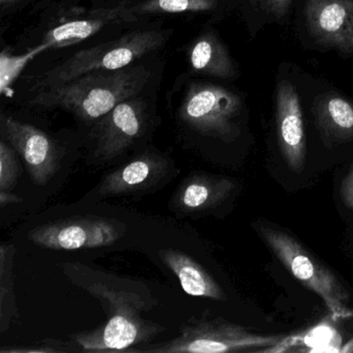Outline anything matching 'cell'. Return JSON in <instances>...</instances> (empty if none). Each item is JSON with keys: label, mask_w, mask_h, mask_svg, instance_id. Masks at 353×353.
<instances>
[{"label": "cell", "mask_w": 353, "mask_h": 353, "mask_svg": "<svg viewBox=\"0 0 353 353\" xmlns=\"http://www.w3.org/2000/svg\"><path fill=\"white\" fill-rule=\"evenodd\" d=\"M61 268L73 284L98 299L106 313L104 323L72 336L84 350L128 351L166 330L142 316L158 305V301L142 283L98 272L78 262H65Z\"/></svg>", "instance_id": "cell-1"}, {"label": "cell", "mask_w": 353, "mask_h": 353, "mask_svg": "<svg viewBox=\"0 0 353 353\" xmlns=\"http://www.w3.org/2000/svg\"><path fill=\"white\" fill-rule=\"evenodd\" d=\"M143 67L84 74L65 83L38 88L32 104L63 109L84 121H100L117 104L137 96L150 80Z\"/></svg>", "instance_id": "cell-2"}, {"label": "cell", "mask_w": 353, "mask_h": 353, "mask_svg": "<svg viewBox=\"0 0 353 353\" xmlns=\"http://www.w3.org/2000/svg\"><path fill=\"white\" fill-rule=\"evenodd\" d=\"M171 34L172 30H138L83 49L42 74L34 90L65 83L92 72L117 71L130 67L134 61L164 46Z\"/></svg>", "instance_id": "cell-3"}, {"label": "cell", "mask_w": 353, "mask_h": 353, "mask_svg": "<svg viewBox=\"0 0 353 353\" xmlns=\"http://www.w3.org/2000/svg\"><path fill=\"white\" fill-rule=\"evenodd\" d=\"M256 230L281 263L307 289L321 297L334 318L348 317L349 293L336 274L280 227L257 222Z\"/></svg>", "instance_id": "cell-4"}, {"label": "cell", "mask_w": 353, "mask_h": 353, "mask_svg": "<svg viewBox=\"0 0 353 353\" xmlns=\"http://www.w3.org/2000/svg\"><path fill=\"white\" fill-rule=\"evenodd\" d=\"M281 336L259 334L221 318L190 320L176 338L143 349L154 353H223L262 351L274 346Z\"/></svg>", "instance_id": "cell-5"}, {"label": "cell", "mask_w": 353, "mask_h": 353, "mask_svg": "<svg viewBox=\"0 0 353 353\" xmlns=\"http://www.w3.org/2000/svg\"><path fill=\"white\" fill-rule=\"evenodd\" d=\"M241 98L223 86L192 82L179 107V119L194 131L224 142H232L241 133L237 119Z\"/></svg>", "instance_id": "cell-6"}, {"label": "cell", "mask_w": 353, "mask_h": 353, "mask_svg": "<svg viewBox=\"0 0 353 353\" xmlns=\"http://www.w3.org/2000/svg\"><path fill=\"white\" fill-rule=\"evenodd\" d=\"M125 227L101 216H73L41 225L28 232L39 247L59 251L109 247L121 239Z\"/></svg>", "instance_id": "cell-7"}, {"label": "cell", "mask_w": 353, "mask_h": 353, "mask_svg": "<svg viewBox=\"0 0 353 353\" xmlns=\"http://www.w3.org/2000/svg\"><path fill=\"white\" fill-rule=\"evenodd\" d=\"M0 129L23 159L32 181L38 185H46L61 167L63 152L57 142L42 130L9 115L0 117Z\"/></svg>", "instance_id": "cell-8"}, {"label": "cell", "mask_w": 353, "mask_h": 353, "mask_svg": "<svg viewBox=\"0 0 353 353\" xmlns=\"http://www.w3.org/2000/svg\"><path fill=\"white\" fill-rule=\"evenodd\" d=\"M146 105L141 99H128L99 121L94 131V156L108 161L123 154L141 137L145 128Z\"/></svg>", "instance_id": "cell-9"}, {"label": "cell", "mask_w": 353, "mask_h": 353, "mask_svg": "<svg viewBox=\"0 0 353 353\" xmlns=\"http://www.w3.org/2000/svg\"><path fill=\"white\" fill-rule=\"evenodd\" d=\"M310 34L324 46L353 53V0H307Z\"/></svg>", "instance_id": "cell-10"}, {"label": "cell", "mask_w": 353, "mask_h": 353, "mask_svg": "<svg viewBox=\"0 0 353 353\" xmlns=\"http://www.w3.org/2000/svg\"><path fill=\"white\" fill-rule=\"evenodd\" d=\"M276 127L285 163L293 172H301L307 157L303 112L296 90L287 80H282L276 86Z\"/></svg>", "instance_id": "cell-11"}, {"label": "cell", "mask_w": 353, "mask_h": 353, "mask_svg": "<svg viewBox=\"0 0 353 353\" xmlns=\"http://www.w3.org/2000/svg\"><path fill=\"white\" fill-rule=\"evenodd\" d=\"M135 21H137V15L125 3L94 10L84 17L68 20L49 30L43 44L48 49L63 48L88 40L107 26Z\"/></svg>", "instance_id": "cell-12"}, {"label": "cell", "mask_w": 353, "mask_h": 353, "mask_svg": "<svg viewBox=\"0 0 353 353\" xmlns=\"http://www.w3.org/2000/svg\"><path fill=\"white\" fill-rule=\"evenodd\" d=\"M168 170V159L158 152L148 150L109 173L98 192L101 196L112 197L148 189L162 179Z\"/></svg>", "instance_id": "cell-13"}, {"label": "cell", "mask_w": 353, "mask_h": 353, "mask_svg": "<svg viewBox=\"0 0 353 353\" xmlns=\"http://www.w3.org/2000/svg\"><path fill=\"white\" fill-rule=\"evenodd\" d=\"M231 179L198 174L188 179L175 195V206L185 212H201L224 202L234 191Z\"/></svg>", "instance_id": "cell-14"}, {"label": "cell", "mask_w": 353, "mask_h": 353, "mask_svg": "<svg viewBox=\"0 0 353 353\" xmlns=\"http://www.w3.org/2000/svg\"><path fill=\"white\" fill-rule=\"evenodd\" d=\"M162 261L179 279L181 288L191 296L205 297L214 301H226L222 287L210 272L191 256L176 250H162Z\"/></svg>", "instance_id": "cell-15"}, {"label": "cell", "mask_w": 353, "mask_h": 353, "mask_svg": "<svg viewBox=\"0 0 353 353\" xmlns=\"http://www.w3.org/2000/svg\"><path fill=\"white\" fill-rule=\"evenodd\" d=\"M316 125L326 144L353 140V105L336 94H328L315 103Z\"/></svg>", "instance_id": "cell-16"}, {"label": "cell", "mask_w": 353, "mask_h": 353, "mask_svg": "<svg viewBox=\"0 0 353 353\" xmlns=\"http://www.w3.org/2000/svg\"><path fill=\"white\" fill-rule=\"evenodd\" d=\"M188 57L192 70L196 73L220 79L236 77V68L228 50L212 32L198 37L190 47Z\"/></svg>", "instance_id": "cell-17"}, {"label": "cell", "mask_w": 353, "mask_h": 353, "mask_svg": "<svg viewBox=\"0 0 353 353\" xmlns=\"http://www.w3.org/2000/svg\"><path fill=\"white\" fill-rule=\"evenodd\" d=\"M294 344L307 347L305 350L309 352H340L342 338L336 328L330 321L324 320L307 332L294 338L282 339L272 348L264 349L261 352H281Z\"/></svg>", "instance_id": "cell-18"}, {"label": "cell", "mask_w": 353, "mask_h": 353, "mask_svg": "<svg viewBox=\"0 0 353 353\" xmlns=\"http://www.w3.org/2000/svg\"><path fill=\"white\" fill-rule=\"evenodd\" d=\"M218 3L219 0H144L132 9L137 16L181 14L212 11Z\"/></svg>", "instance_id": "cell-19"}, {"label": "cell", "mask_w": 353, "mask_h": 353, "mask_svg": "<svg viewBox=\"0 0 353 353\" xmlns=\"http://www.w3.org/2000/svg\"><path fill=\"white\" fill-rule=\"evenodd\" d=\"M48 47L45 44H41L40 46L34 48L30 52L26 53V55L21 57H11L7 50H3L0 57V84H1V90H5L6 88L11 85L12 82L19 76L20 72L23 70V68L34 59V57L42 52V51L47 50Z\"/></svg>", "instance_id": "cell-20"}, {"label": "cell", "mask_w": 353, "mask_h": 353, "mask_svg": "<svg viewBox=\"0 0 353 353\" xmlns=\"http://www.w3.org/2000/svg\"><path fill=\"white\" fill-rule=\"evenodd\" d=\"M20 168L13 146L0 141V191L11 192L19 179Z\"/></svg>", "instance_id": "cell-21"}, {"label": "cell", "mask_w": 353, "mask_h": 353, "mask_svg": "<svg viewBox=\"0 0 353 353\" xmlns=\"http://www.w3.org/2000/svg\"><path fill=\"white\" fill-rule=\"evenodd\" d=\"M250 1L276 18L284 17L292 3V0H250Z\"/></svg>", "instance_id": "cell-22"}, {"label": "cell", "mask_w": 353, "mask_h": 353, "mask_svg": "<svg viewBox=\"0 0 353 353\" xmlns=\"http://www.w3.org/2000/svg\"><path fill=\"white\" fill-rule=\"evenodd\" d=\"M340 195L345 206L353 210V163L341 183Z\"/></svg>", "instance_id": "cell-23"}, {"label": "cell", "mask_w": 353, "mask_h": 353, "mask_svg": "<svg viewBox=\"0 0 353 353\" xmlns=\"http://www.w3.org/2000/svg\"><path fill=\"white\" fill-rule=\"evenodd\" d=\"M20 202H22V198L19 196L14 195L11 192L0 191V204L3 208L7 204H18Z\"/></svg>", "instance_id": "cell-24"}, {"label": "cell", "mask_w": 353, "mask_h": 353, "mask_svg": "<svg viewBox=\"0 0 353 353\" xmlns=\"http://www.w3.org/2000/svg\"><path fill=\"white\" fill-rule=\"evenodd\" d=\"M21 1H23V0H0V3H1L3 9H7V8H11L17 5V3H21Z\"/></svg>", "instance_id": "cell-25"}, {"label": "cell", "mask_w": 353, "mask_h": 353, "mask_svg": "<svg viewBox=\"0 0 353 353\" xmlns=\"http://www.w3.org/2000/svg\"><path fill=\"white\" fill-rule=\"evenodd\" d=\"M353 351V340L349 341L347 344L342 346L340 352H352Z\"/></svg>", "instance_id": "cell-26"}]
</instances>
